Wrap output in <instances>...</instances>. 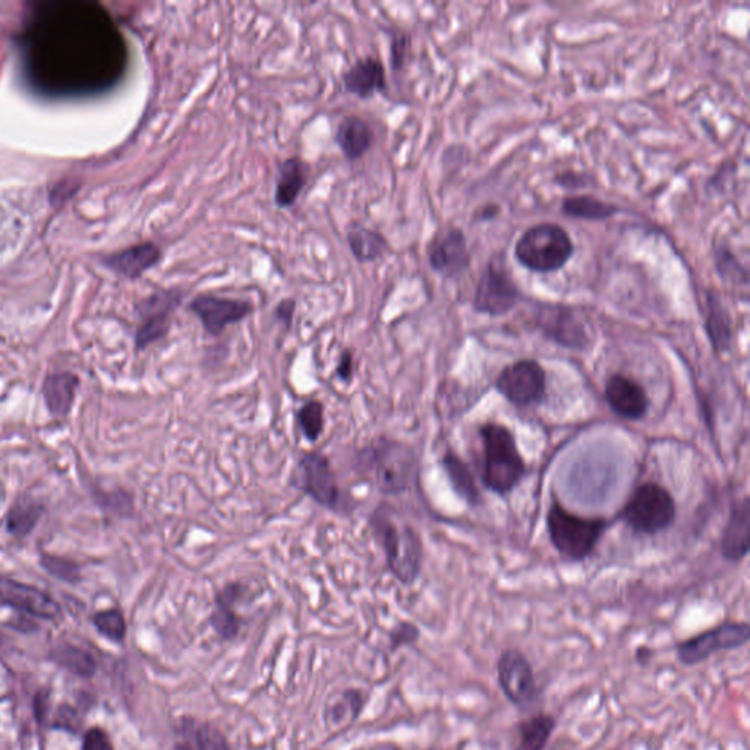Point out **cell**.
Wrapping results in <instances>:
<instances>
[{
  "mask_svg": "<svg viewBox=\"0 0 750 750\" xmlns=\"http://www.w3.org/2000/svg\"><path fill=\"white\" fill-rule=\"evenodd\" d=\"M25 50L31 78L58 94L102 90L125 62L115 25L93 3L44 5L25 36Z\"/></svg>",
  "mask_w": 750,
  "mask_h": 750,
  "instance_id": "6da1fadb",
  "label": "cell"
},
{
  "mask_svg": "<svg viewBox=\"0 0 750 750\" xmlns=\"http://www.w3.org/2000/svg\"><path fill=\"white\" fill-rule=\"evenodd\" d=\"M482 443V484L497 496H509L526 475L525 459L515 434L499 422L480 427Z\"/></svg>",
  "mask_w": 750,
  "mask_h": 750,
  "instance_id": "7a4b0ae2",
  "label": "cell"
},
{
  "mask_svg": "<svg viewBox=\"0 0 750 750\" xmlns=\"http://www.w3.org/2000/svg\"><path fill=\"white\" fill-rule=\"evenodd\" d=\"M370 526L374 537L383 548L390 572L402 584H414L421 573L424 556V547L418 532L408 523L397 522L392 507L386 503L375 507L370 518Z\"/></svg>",
  "mask_w": 750,
  "mask_h": 750,
  "instance_id": "3957f363",
  "label": "cell"
},
{
  "mask_svg": "<svg viewBox=\"0 0 750 750\" xmlns=\"http://www.w3.org/2000/svg\"><path fill=\"white\" fill-rule=\"evenodd\" d=\"M359 456L362 468L384 496H400L417 484V453L402 441L381 438Z\"/></svg>",
  "mask_w": 750,
  "mask_h": 750,
  "instance_id": "277c9868",
  "label": "cell"
},
{
  "mask_svg": "<svg viewBox=\"0 0 750 750\" xmlns=\"http://www.w3.org/2000/svg\"><path fill=\"white\" fill-rule=\"evenodd\" d=\"M545 521L551 544L557 553L562 559L575 563L594 553L608 528L607 519L576 515L557 499L551 501Z\"/></svg>",
  "mask_w": 750,
  "mask_h": 750,
  "instance_id": "5b68a950",
  "label": "cell"
},
{
  "mask_svg": "<svg viewBox=\"0 0 750 750\" xmlns=\"http://www.w3.org/2000/svg\"><path fill=\"white\" fill-rule=\"evenodd\" d=\"M575 252V244L562 226L540 223L519 238L515 258L522 267L534 273L548 274L562 270Z\"/></svg>",
  "mask_w": 750,
  "mask_h": 750,
  "instance_id": "8992f818",
  "label": "cell"
},
{
  "mask_svg": "<svg viewBox=\"0 0 750 750\" xmlns=\"http://www.w3.org/2000/svg\"><path fill=\"white\" fill-rule=\"evenodd\" d=\"M677 506L673 494L658 482L639 485L622 510L623 522L635 534L655 535L676 521Z\"/></svg>",
  "mask_w": 750,
  "mask_h": 750,
  "instance_id": "52a82bcc",
  "label": "cell"
},
{
  "mask_svg": "<svg viewBox=\"0 0 750 750\" xmlns=\"http://www.w3.org/2000/svg\"><path fill=\"white\" fill-rule=\"evenodd\" d=\"M522 299V291L513 279L504 258L491 257L475 289L474 308L490 317L509 314Z\"/></svg>",
  "mask_w": 750,
  "mask_h": 750,
  "instance_id": "ba28073f",
  "label": "cell"
},
{
  "mask_svg": "<svg viewBox=\"0 0 750 750\" xmlns=\"http://www.w3.org/2000/svg\"><path fill=\"white\" fill-rule=\"evenodd\" d=\"M301 488L320 506L332 512L349 513L354 501L340 488L332 463L324 453L308 452L299 459Z\"/></svg>",
  "mask_w": 750,
  "mask_h": 750,
  "instance_id": "9c48e42d",
  "label": "cell"
},
{
  "mask_svg": "<svg viewBox=\"0 0 750 750\" xmlns=\"http://www.w3.org/2000/svg\"><path fill=\"white\" fill-rule=\"evenodd\" d=\"M496 389L513 406L528 408L547 396V374L535 359H519L501 370Z\"/></svg>",
  "mask_w": 750,
  "mask_h": 750,
  "instance_id": "30bf717a",
  "label": "cell"
},
{
  "mask_svg": "<svg viewBox=\"0 0 750 750\" xmlns=\"http://www.w3.org/2000/svg\"><path fill=\"white\" fill-rule=\"evenodd\" d=\"M750 639V627L746 622H724L701 635L676 646L677 658L683 666L704 663L711 655L721 651L742 648Z\"/></svg>",
  "mask_w": 750,
  "mask_h": 750,
  "instance_id": "8fae6325",
  "label": "cell"
},
{
  "mask_svg": "<svg viewBox=\"0 0 750 750\" xmlns=\"http://www.w3.org/2000/svg\"><path fill=\"white\" fill-rule=\"evenodd\" d=\"M182 299L184 292L181 289H166L153 293L138 304L137 313L141 321L135 333L137 351H144L167 336L172 326V315L182 304Z\"/></svg>",
  "mask_w": 750,
  "mask_h": 750,
  "instance_id": "7c38bea8",
  "label": "cell"
},
{
  "mask_svg": "<svg viewBox=\"0 0 750 750\" xmlns=\"http://www.w3.org/2000/svg\"><path fill=\"white\" fill-rule=\"evenodd\" d=\"M537 324L548 340L562 348L586 351L591 345V336L586 324L573 308L564 305H542L538 310Z\"/></svg>",
  "mask_w": 750,
  "mask_h": 750,
  "instance_id": "4fadbf2b",
  "label": "cell"
},
{
  "mask_svg": "<svg viewBox=\"0 0 750 750\" xmlns=\"http://www.w3.org/2000/svg\"><path fill=\"white\" fill-rule=\"evenodd\" d=\"M191 311L211 336H220L230 326L241 323L254 313V305L242 299L201 293L189 302Z\"/></svg>",
  "mask_w": 750,
  "mask_h": 750,
  "instance_id": "5bb4252c",
  "label": "cell"
},
{
  "mask_svg": "<svg viewBox=\"0 0 750 750\" xmlns=\"http://www.w3.org/2000/svg\"><path fill=\"white\" fill-rule=\"evenodd\" d=\"M497 673L501 690L516 707H526L537 698L534 670L519 649L509 648L503 651L497 664Z\"/></svg>",
  "mask_w": 750,
  "mask_h": 750,
  "instance_id": "9a60e30c",
  "label": "cell"
},
{
  "mask_svg": "<svg viewBox=\"0 0 750 750\" xmlns=\"http://www.w3.org/2000/svg\"><path fill=\"white\" fill-rule=\"evenodd\" d=\"M428 263L431 269L447 279H456L471 266L468 241L459 228H449L437 233L428 245Z\"/></svg>",
  "mask_w": 750,
  "mask_h": 750,
  "instance_id": "2e32d148",
  "label": "cell"
},
{
  "mask_svg": "<svg viewBox=\"0 0 750 750\" xmlns=\"http://www.w3.org/2000/svg\"><path fill=\"white\" fill-rule=\"evenodd\" d=\"M0 601L36 619L56 620L62 614L61 605L52 595L37 586L6 576H0Z\"/></svg>",
  "mask_w": 750,
  "mask_h": 750,
  "instance_id": "e0dca14e",
  "label": "cell"
},
{
  "mask_svg": "<svg viewBox=\"0 0 750 750\" xmlns=\"http://www.w3.org/2000/svg\"><path fill=\"white\" fill-rule=\"evenodd\" d=\"M605 400L611 411L627 421H639L649 411L648 393L641 383L629 375L616 373L608 377L604 389Z\"/></svg>",
  "mask_w": 750,
  "mask_h": 750,
  "instance_id": "ac0fdd59",
  "label": "cell"
},
{
  "mask_svg": "<svg viewBox=\"0 0 750 750\" xmlns=\"http://www.w3.org/2000/svg\"><path fill=\"white\" fill-rule=\"evenodd\" d=\"M750 499L748 496L733 501L729 518L721 537V554L727 562L739 563L750 550Z\"/></svg>",
  "mask_w": 750,
  "mask_h": 750,
  "instance_id": "d6986e66",
  "label": "cell"
},
{
  "mask_svg": "<svg viewBox=\"0 0 750 750\" xmlns=\"http://www.w3.org/2000/svg\"><path fill=\"white\" fill-rule=\"evenodd\" d=\"M343 85L349 94L367 100L387 87L386 69L377 58L359 59L343 75Z\"/></svg>",
  "mask_w": 750,
  "mask_h": 750,
  "instance_id": "ffe728a7",
  "label": "cell"
},
{
  "mask_svg": "<svg viewBox=\"0 0 750 750\" xmlns=\"http://www.w3.org/2000/svg\"><path fill=\"white\" fill-rule=\"evenodd\" d=\"M80 377L71 371H58L44 377L42 393L47 411L52 417L66 418L74 408Z\"/></svg>",
  "mask_w": 750,
  "mask_h": 750,
  "instance_id": "44dd1931",
  "label": "cell"
},
{
  "mask_svg": "<svg viewBox=\"0 0 750 750\" xmlns=\"http://www.w3.org/2000/svg\"><path fill=\"white\" fill-rule=\"evenodd\" d=\"M310 167L299 157H289L277 170L274 203L279 209L295 206L308 184Z\"/></svg>",
  "mask_w": 750,
  "mask_h": 750,
  "instance_id": "7402d4cb",
  "label": "cell"
},
{
  "mask_svg": "<svg viewBox=\"0 0 750 750\" xmlns=\"http://www.w3.org/2000/svg\"><path fill=\"white\" fill-rule=\"evenodd\" d=\"M705 332L715 354H729L731 342H733V321H731L729 308L726 307L718 292L708 291L707 293Z\"/></svg>",
  "mask_w": 750,
  "mask_h": 750,
  "instance_id": "603a6c76",
  "label": "cell"
},
{
  "mask_svg": "<svg viewBox=\"0 0 750 750\" xmlns=\"http://www.w3.org/2000/svg\"><path fill=\"white\" fill-rule=\"evenodd\" d=\"M162 257V250L156 244L144 242L113 254L107 258V266L116 273L134 280L156 267Z\"/></svg>",
  "mask_w": 750,
  "mask_h": 750,
  "instance_id": "cb8c5ba5",
  "label": "cell"
},
{
  "mask_svg": "<svg viewBox=\"0 0 750 750\" xmlns=\"http://www.w3.org/2000/svg\"><path fill=\"white\" fill-rule=\"evenodd\" d=\"M336 144L346 159L355 162L362 159L373 147V129L361 116H345L337 125Z\"/></svg>",
  "mask_w": 750,
  "mask_h": 750,
  "instance_id": "d4e9b609",
  "label": "cell"
},
{
  "mask_svg": "<svg viewBox=\"0 0 750 750\" xmlns=\"http://www.w3.org/2000/svg\"><path fill=\"white\" fill-rule=\"evenodd\" d=\"M441 466H443L450 485L460 499L465 501L468 506H478L481 501V491L468 463L456 453H453L452 450H449L441 458Z\"/></svg>",
  "mask_w": 750,
  "mask_h": 750,
  "instance_id": "484cf974",
  "label": "cell"
},
{
  "mask_svg": "<svg viewBox=\"0 0 750 750\" xmlns=\"http://www.w3.org/2000/svg\"><path fill=\"white\" fill-rule=\"evenodd\" d=\"M349 250L359 263H375L381 260L389 250L387 239L381 233L365 226L355 225L346 235Z\"/></svg>",
  "mask_w": 750,
  "mask_h": 750,
  "instance_id": "4316f807",
  "label": "cell"
},
{
  "mask_svg": "<svg viewBox=\"0 0 750 750\" xmlns=\"http://www.w3.org/2000/svg\"><path fill=\"white\" fill-rule=\"evenodd\" d=\"M619 213V207L605 203L592 195H573V197L564 198L562 203V214L570 219L603 222Z\"/></svg>",
  "mask_w": 750,
  "mask_h": 750,
  "instance_id": "83f0119b",
  "label": "cell"
},
{
  "mask_svg": "<svg viewBox=\"0 0 750 750\" xmlns=\"http://www.w3.org/2000/svg\"><path fill=\"white\" fill-rule=\"evenodd\" d=\"M43 515L44 504L40 501L28 499V497L17 500L6 515V531L15 538L28 537Z\"/></svg>",
  "mask_w": 750,
  "mask_h": 750,
  "instance_id": "f1b7e54d",
  "label": "cell"
},
{
  "mask_svg": "<svg viewBox=\"0 0 750 750\" xmlns=\"http://www.w3.org/2000/svg\"><path fill=\"white\" fill-rule=\"evenodd\" d=\"M556 729L551 715L538 714L519 724L518 743L513 750H544Z\"/></svg>",
  "mask_w": 750,
  "mask_h": 750,
  "instance_id": "f546056e",
  "label": "cell"
},
{
  "mask_svg": "<svg viewBox=\"0 0 750 750\" xmlns=\"http://www.w3.org/2000/svg\"><path fill=\"white\" fill-rule=\"evenodd\" d=\"M53 660L59 666L81 677H91L96 673V660L90 652L75 645H62L53 651Z\"/></svg>",
  "mask_w": 750,
  "mask_h": 750,
  "instance_id": "4dcf8cb0",
  "label": "cell"
},
{
  "mask_svg": "<svg viewBox=\"0 0 750 750\" xmlns=\"http://www.w3.org/2000/svg\"><path fill=\"white\" fill-rule=\"evenodd\" d=\"M93 625L97 632L102 633L109 641L121 644L125 639L126 622L124 614L119 608L97 611L93 616Z\"/></svg>",
  "mask_w": 750,
  "mask_h": 750,
  "instance_id": "1f68e13d",
  "label": "cell"
},
{
  "mask_svg": "<svg viewBox=\"0 0 750 750\" xmlns=\"http://www.w3.org/2000/svg\"><path fill=\"white\" fill-rule=\"evenodd\" d=\"M298 424L302 436L317 441L324 431V405L320 400H310L298 411Z\"/></svg>",
  "mask_w": 750,
  "mask_h": 750,
  "instance_id": "d6a6232c",
  "label": "cell"
},
{
  "mask_svg": "<svg viewBox=\"0 0 750 750\" xmlns=\"http://www.w3.org/2000/svg\"><path fill=\"white\" fill-rule=\"evenodd\" d=\"M40 566L49 573L53 578L66 584H77L81 581L80 564L66 557L53 556V554L43 553L40 557Z\"/></svg>",
  "mask_w": 750,
  "mask_h": 750,
  "instance_id": "836d02e7",
  "label": "cell"
},
{
  "mask_svg": "<svg viewBox=\"0 0 750 750\" xmlns=\"http://www.w3.org/2000/svg\"><path fill=\"white\" fill-rule=\"evenodd\" d=\"M715 264H717L718 274L724 280H729V282L736 283V285H739V283L746 285L748 283V270L740 264L736 255L729 248H717Z\"/></svg>",
  "mask_w": 750,
  "mask_h": 750,
  "instance_id": "e575fe53",
  "label": "cell"
},
{
  "mask_svg": "<svg viewBox=\"0 0 750 750\" xmlns=\"http://www.w3.org/2000/svg\"><path fill=\"white\" fill-rule=\"evenodd\" d=\"M83 750H115L105 730L93 727L84 734Z\"/></svg>",
  "mask_w": 750,
  "mask_h": 750,
  "instance_id": "d590c367",
  "label": "cell"
},
{
  "mask_svg": "<svg viewBox=\"0 0 750 750\" xmlns=\"http://www.w3.org/2000/svg\"><path fill=\"white\" fill-rule=\"evenodd\" d=\"M198 749L200 750H228L225 740L217 733L216 730L210 729V727H204L203 730L198 733Z\"/></svg>",
  "mask_w": 750,
  "mask_h": 750,
  "instance_id": "8d00e7d4",
  "label": "cell"
},
{
  "mask_svg": "<svg viewBox=\"0 0 750 750\" xmlns=\"http://www.w3.org/2000/svg\"><path fill=\"white\" fill-rule=\"evenodd\" d=\"M409 39L406 34H395L392 37V66L399 71L402 69L403 63H405L406 55H408Z\"/></svg>",
  "mask_w": 750,
  "mask_h": 750,
  "instance_id": "74e56055",
  "label": "cell"
},
{
  "mask_svg": "<svg viewBox=\"0 0 750 750\" xmlns=\"http://www.w3.org/2000/svg\"><path fill=\"white\" fill-rule=\"evenodd\" d=\"M295 311L296 302L291 298H286L277 304L276 310H274V317H276V320L279 321L280 324H283V326L288 327L289 329V327L292 326Z\"/></svg>",
  "mask_w": 750,
  "mask_h": 750,
  "instance_id": "f35d334b",
  "label": "cell"
},
{
  "mask_svg": "<svg viewBox=\"0 0 750 750\" xmlns=\"http://www.w3.org/2000/svg\"><path fill=\"white\" fill-rule=\"evenodd\" d=\"M336 375L342 381H351L354 375V358L349 351H343L336 365Z\"/></svg>",
  "mask_w": 750,
  "mask_h": 750,
  "instance_id": "ab89813d",
  "label": "cell"
},
{
  "mask_svg": "<svg viewBox=\"0 0 750 750\" xmlns=\"http://www.w3.org/2000/svg\"><path fill=\"white\" fill-rule=\"evenodd\" d=\"M499 207L494 206V204H490V206L484 207L481 211V219L482 220H490L493 219V217H496L497 214H499Z\"/></svg>",
  "mask_w": 750,
  "mask_h": 750,
  "instance_id": "60d3db41",
  "label": "cell"
}]
</instances>
